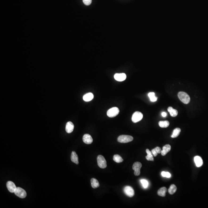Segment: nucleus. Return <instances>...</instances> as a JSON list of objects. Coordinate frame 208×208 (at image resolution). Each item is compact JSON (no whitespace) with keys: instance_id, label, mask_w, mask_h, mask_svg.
Here are the masks:
<instances>
[{"instance_id":"nucleus-27","label":"nucleus","mask_w":208,"mask_h":208,"mask_svg":"<svg viewBox=\"0 0 208 208\" xmlns=\"http://www.w3.org/2000/svg\"><path fill=\"white\" fill-rule=\"evenodd\" d=\"M162 175L163 177H165L169 178L171 177V174L169 172H165V171H162Z\"/></svg>"},{"instance_id":"nucleus-4","label":"nucleus","mask_w":208,"mask_h":208,"mask_svg":"<svg viewBox=\"0 0 208 208\" xmlns=\"http://www.w3.org/2000/svg\"><path fill=\"white\" fill-rule=\"evenodd\" d=\"M14 193L16 196L21 199L25 198L27 196L26 191L24 189L20 187H17Z\"/></svg>"},{"instance_id":"nucleus-8","label":"nucleus","mask_w":208,"mask_h":208,"mask_svg":"<svg viewBox=\"0 0 208 208\" xmlns=\"http://www.w3.org/2000/svg\"><path fill=\"white\" fill-rule=\"evenodd\" d=\"M124 192L125 194L130 197H132L134 196L135 192L133 188L130 186H126L124 188Z\"/></svg>"},{"instance_id":"nucleus-23","label":"nucleus","mask_w":208,"mask_h":208,"mask_svg":"<svg viewBox=\"0 0 208 208\" xmlns=\"http://www.w3.org/2000/svg\"><path fill=\"white\" fill-rule=\"evenodd\" d=\"M170 125V122L168 121H160L159 122V125L161 128H167Z\"/></svg>"},{"instance_id":"nucleus-15","label":"nucleus","mask_w":208,"mask_h":208,"mask_svg":"<svg viewBox=\"0 0 208 208\" xmlns=\"http://www.w3.org/2000/svg\"><path fill=\"white\" fill-rule=\"evenodd\" d=\"M71 160L72 162H73L75 163L76 164H79V161H78V157L77 155L76 154V153L73 151L71 155Z\"/></svg>"},{"instance_id":"nucleus-30","label":"nucleus","mask_w":208,"mask_h":208,"mask_svg":"<svg viewBox=\"0 0 208 208\" xmlns=\"http://www.w3.org/2000/svg\"><path fill=\"white\" fill-rule=\"evenodd\" d=\"M155 150H156V151L157 152L158 154L159 153H161V151H162V150H161V148L159 147H156V148H155Z\"/></svg>"},{"instance_id":"nucleus-21","label":"nucleus","mask_w":208,"mask_h":208,"mask_svg":"<svg viewBox=\"0 0 208 208\" xmlns=\"http://www.w3.org/2000/svg\"><path fill=\"white\" fill-rule=\"evenodd\" d=\"M181 132V130L179 128H176L173 130V133L171 136L172 138H175L177 137L179 135Z\"/></svg>"},{"instance_id":"nucleus-9","label":"nucleus","mask_w":208,"mask_h":208,"mask_svg":"<svg viewBox=\"0 0 208 208\" xmlns=\"http://www.w3.org/2000/svg\"><path fill=\"white\" fill-rule=\"evenodd\" d=\"M114 78L117 81L122 82L126 79V76L125 73H116L114 75Z\"/></svg>"},{"instance_id":"nucleus-5","label":"nucleus","mask_w":208,"mask_h":208,"mask_svg":"<svg viewBox=\"0 0 208 208\" xmlns=\"http://www.w3.org/2000/svg\"><path fill=\"white\" fill-rule=\"evenodd\" d=\"M119 112V109L117 107H113L108 110L107 114L109 117L113 118L118 115Z\"/></svg>"},{"instance_id":"nucleus-29","label":"nucleus","mask_w":208,"mask_h":208,"mask_svg":"<svg viewBox=\"0 0 208 208\" xmlns=\"http://www.w3.org/2000/svg\"><path fill=\"white\" fill-rule=\"evenodd\" d=\"M151 152L152 153V154H153V156H157L158 154V153L156 151V150H155V148L152 150Z\"/></svg>"},{"instance_id":"nucleus-14","label":"nucleus","mask_w":208,"mask_h":208,"mask_svg":"<svg viewBox=\"0 0 208 208\" xmlns=\"http://www.w3.org/2000/svg\"><path fill=\"white\" fill-rule=\"evenodd\" d=\"M171 147L170 145H166L163 147V150L161 151V154L162 156H165L171 150Z\"/></svg>"},{"instance_id":"nucleus-26","label":"nucleus","mask_w":208,"mask_h":208,"mask_svg":"<svg viewBox=\"0 0 208 208\" xmlns=\"http://www.w3.org/2000/svg\"><path fill=\"white\" fill-rule=\"evenodd\" d=\"M141 182L142 184L143 185V187L144 188H146L148 187V181L147 180L144 179H142V180H141Z\"/></svg>"},{"instance_id":"nucleus-28","label":"nucleus","mask_w":208,"mask_h":208,"mask_svg":"<svg viewBox=\"0 0 208 208\" xmlns=\"http://www.w3.org/2000/svg\"><path fill=\"white\" fill-rule=\"evenodd\" d=\"M84 4L86 5H89L91 4L92 0H82Z\"/></svg>"},{"instance_id":"nucleus-10","label":"nucleus","mask_w":208,"mask_h":208,"mask_svg":"<svg viewBox=\"0 0 208 208\" xmlns=\"http://www.w3.org/2000/svg\"><path fill=\"white\" fill-rule=\"evenodd\" d=\"M7 187L8 191L11 193H14L17 188L14 183L12 181H8L7 182Z\"/></svg>"},{"instance_id":"nucleus-1","label":"nucleus","mask_w":208,"mask_h":208,"mask_svg":"<svg viewBox=\"0 0 208 208\" xmlns=\"http://www.w3.org/2000/svg\"><path fill=\"white\" fill-rule=\"evenodd\" d=\"M179 100L184 103L187 104L190 102V98L189 95L184 92H179L178 94Z\"/></svg>"},{"instance_id":"nucleus-7","label":"nucleus","mask_w":208,"mask_h":208,"mask_svg":"<svg viewBox=\"0 0 208 208\" xmlns=\"http://www.w3.org/2000/svg\"><path fill=\"white\" fill-rule=\"evenodd\" d=\"M143 115L142 113L139 111L135 112L132 116V121L133 122H139L143 118Z\"/></svg>"},{"instance_id":"nucleus-25","label":"nucleus","mask_w":208,"mask_h":208,"mask_svg":"<svg viewBox=\"0 0 208 208\" xmlns=\"http://www.w3.org/2000/svg\"><path fill=\"white\" fill-rule=\"evenodd\" d=\"M148 96L152 102H155L157 100V98L155 96V94L153 92H150L148 94Z\"/></svg>"},{"instance_id":"nucleus-12","label":"nucleus","mask_w":208,"mask_h":208,"mask_svg":"<svg viewBox=\"0 0 208 208\" xmlns=\"http://www.w3.org/2000/svg\"><path fill=\"white\" fill-rule=\"evenodd\" d=\"M74 125L73 122H68L66 124L65 131L68 133H72L74 130Z\"/></svg>"},{"instance_id":"nucleus-24","label":"nucleus","mask_w":208,"mask_h":208,"mask_svg":"<svg viewBox=\"0 0 208 208\" xmlns=\"http://www.w3.org/2000/svg\"><path fill=\"white\" fill-rule=\"evenodd\" d=\"M176 190L177 188L176 186L174 184H172L168 189V192L170 194L173 195L176 192Z\"/></svg>"},{"instance_id":"nucleus-3","label":"nucleus","mask_w":208,"mask_h":208,"mask_svg":"<svg viewBox=\"0 0 208 208\" xmlns=\"http://www.w3.org/2000/svg\"><path fill=\"white\" fill-rule=\"evenodd\" d=\"M97 162L98 166L100 168H105L106 167V161L102 155H98L97 157Z\"/></svg>"},{"instance_id":"nucleus-20","label":"nucleus","mask_w":208,"mask_h":208,"mask_svg":"<svg viewBox=\"0 0 208 208\" xmlns=\"http://www.w3.org/2000/svg\"><path fill=\"white\" fill-rule=\"evenodd\" d=\"M146 151L147 154V156H146V159L148 161H153L154 158H153V155L152 154L151 151L149 150V149H147L146 150Z\"/></svg>"},{"instance_id":"nucleus-2","label":"nucleus","mask_w":208,"mask_h":208,"mask_svg":"<svg viewBox=\"0 0 208 208\" xmlns=\"http://www.w3.org/2000/svg\"><path fill=\"white\" fill-rule=\"evenodd\" d=\"M133 138L130 135H122L118 138V141L121 143H127L133 140Z\"/></svg>"},{"instance_id":"nucleus-31","label":"nucleus","mask_w":208,"mask_h":208,"mask_svg":"<svg viewBox=\"0 0 208 208\" xmlns=\"http://www.w3.org/2000/svg\"><path fill=\"white\" fill-rule=\"evenodd\" d=\"M162 116L164 117H166L167 116V114L165 112H163L162 113Z\"/></svg>"},{"instance_id":"nucleus-19","label":"nucleus","mask_w":208,"mask_h":208,"mask_svg":"<svg viewBox=\"0 0 208 208\" xmlns=\"http://www.w3.org/2000/svg\"><path fill=\"white\" fill-rule=\"evenodd\" d=\"M91 186L94 188H96L99 186V184L98 180L94 178H92L91 180Z\"/></svg>"},{"instance_id":"nucleus-17","label":"nucleus","mask_w":208,"mask_h":208,"mask_svg":"<svg viewBox=\"0 0 208 208\" xmlns=\"http://www.w3.org/2000/svg\"><path fill=\"white\" fill-rule=\"evenodd\" d=\"M167 191V189L165 187L161 188L158 191V194L160 196L164 197L166 196V193Z\"/></svg>"},{"instance_id":"nucleus-22","label":"nucleus","mask_w":208,"mask_h":208,"mask_svg":"<svg viewBox=\"0 0 208 208\" xmlns=\"http://www.w3.org/2000/svg\"><path fill=\"white\" fill-rule=\"evenodd\" d=\"M113 159L114 162L117 163H121L123 161V159L118 155L116 154L114 155L113 156Z\"/></svg>"},{"instance_id":"nucleus-6","label":"nucleus","mask_w":208,"mask_h":208,"mask_svg":"<svg viewBox=\"0 0 208 208\" xmlns=\"http://www.w3.org/2000/svg\"><path fill=\"white\" fill-rule=\"evenodd\" d=\"M142 167V163L139 162H136L133 164L132 168L134 170V175L135 176H138L140 175L141 168Z\"/></svg>"},{"instance_id":"nucleus-16","label":"nucleus","mask_w":208,"mask_h":208,"mask_svg":"<svg viewBox=\"0 0 208 208\" xmlns=\"http://www.w3.org/2000/svg\"><path fill=\"white\" fill-rule=\"evenodd\" d=\"M93 98H94V95L93 94L90 93L85 94L83 97V99L85 102H90L93 99Z\"/></svg>"},{"instance_id":"nucleus-11","label":"nucleus","mask_w":208,"mask_h":208,"mask_svg":"<svg viewBox=\"0 0 208 208\" xmlns=\"http://www.w3.org/2000/svg\"><path fill=\"white\" fill-rule=\"evenodd\" d=\"M84 142L86 144H90L93 142V139L92 137L90 135L86 134L84 135L82 138Z\"/></svg>"},{"instance_id":"nucleus-18","label":"nucleus","mask_w":208,"mask_h":208,"mask_svg":"<svg viewBox=\"0 0 208 208\" xmlns=\"http://www.w3.org/2000/svg\"><path fill=\"white\" fill-rule=\"evenodd\" d=\"M168 111L170 113L171 116L175 117L178 115V111L175 109H173L171 107H169L168 108Z\"/></svg>"},{"instance_id":"nucleus-13","label":"nucleus","mask_w":208,"mask_h":208,"mask_svg":"<svg viewBox=\"0 0 208 208\" xmlns=\"http://www.w3.org/2000/svg\"><path fill=\"white\" fill-rule=\"evenodd\" d=\"M195 163L197 167H201L203 165V161L202 158L199 156H195L194 159Z\"/></svg>"}]
</instances>
